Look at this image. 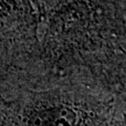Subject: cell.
<instances>
[{
    "label": "cell",
    "instance_id": "1",
    "mask_svg": "<svg viewBox=\"0 0 126 126\" xmlns=\"http://www.w3.org/2000/svg\"><path fill=\"white\" fill-rule=\"evenodd\" d=\"M25 0H0V62L10 64L16 43L30 25Z\"/></svg>",
    "mask_w": 126,
    "mask_h": 126
}]
</instances>
